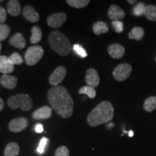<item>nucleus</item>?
<instances>
[{"label": "nucleus", "mask_w": 156, "mask_h": 156, "mask_svg": "<svg viewBox=\"0 0 156 156\" xmlns=\"http://www.w3.org/2000/svg\"><path fill=\"white\" fill-rule=\"evenodd\" d=\"M55 156H69V149L65 146H61L56 151Z\"/></svg>", "instance_id": "nucleus-32"}, {"label": "nucleus", "mask_w": 156, "mask_h": 156, "mask_svg": "<svg viewBox=\"0 0 156 156\" xmlns=\"http://www.w3.org/2000/svg\"><path fill=\"white\" fill-rule=\"evenodd\" d=\"M47 98L52 108L62 118H69L73 115V99L64 87L58 85L50 88Z\"/></svg>", "instance_id": "nucleus-1"}, {"label": "nucleus", "mask_w": 156, "mask_h": 156, "mask_svg": "<svg viewBox=\"0 0 156 156\" xmlns=\"http://www.w3.org/2000/svg\"><path fill=\"white\" fill-rule=\"evenodd\" d=\"M146 18L151 21H156V7L154 5H146L145 15Z\"/></svg>", "instance_id": "nucleus-24"}, {"label": "nucleus", "mask_w": 156, "mask_h": 156, "mask_svg": "<svg viewBox=\"0 0 156 156\" xmlns=\"http://www.w3.org/2000/svg\"><path fill=\"white\" fill-rule=\"evenodd\" d=\"M9 42L12 46L17 48H19V49L24 48L25 44H26L24 36L20 33H17V34L13 35L9 39Z\"/></svg>", "instance_id": "nucleus-17"}, {"label": "nucleus", "mask_w": 156, "mask_h": 156, "mask_svg": "<svg viewBox=\"0 0 156 156\" xmlns=\"http://www.w3.org/2000/svg\"><path fill=\"white\" fill-rule=\"evenodd\" d=\"M144 35H145V31H144L143 28L141 27H135L129 33L128 36L129 39L140 41L144 37Z\"/></svg>", "instance_id": "nucleus-21"}, {"label": "nucleus", "mask_w": 156, "mask_h": 156, "mask_svg": "<svg viewBox=\"0 0 156 156\" xmlns=\"http://www.w3.org/2000/svg\"><path fill=\"white\" fill-rule=\"evenodd\" d=\"M9 60L14 65H20V64H23V58L21 55L17 52L15 53L12 54L10 56H9Z\"/></svg>", "instance_id": "nucleus-29"}, {"label": "nucleus", "mask_w": 156, "mask_h": 156, "mask_svg": "<svg viewBox=\"0 0 156 156\" xmlns=\"http://www.w3.org/2000/svg\"><path fill=\"white\" fill-rule=\"evenodd\" d=\"M17 83V78L9 75H3L0 77V83L5 88L12 90L15 88Z\"/></svg>", "instance_id": "nucleus-16"}, {"label": "nucleus", "mask_w": 156, "mask_h": 156, "mask_svg": "<svg viewBox=\"0 0 156 156\" xmlns=\"http://www.w3.org/2000/svg\"><path fill=\"white\" fill-rule=\"evenodd\" d=\"M28 119L24 117L14 119L9 122V129L12 132H20L24 130L28 126Z\"/></svg>", "instance_id": "nucleus-9"}, {"label": "nucleus", "mask_w": 156, "mask_h": 156, "mask_svg": "<svg viewBox=\"0 0 156 156\" xmlns=\"http://www.w3.org/2000/svg\"><path fill=\"white\" fill-rule=\"evenodd\" d=\"M155 62H156V58H155Z\"/></svg>", "instance_id": "nucleus-42"}, {"label": "nucleus", "mask_w": 156, "mask_h": 156, "mask_svg": "<svg viewBox=\"0 0 156 156\" xmlns=\"http://www.w3.org/2000/svg\"><path fill=\"white\" fill-rule=\"evenodd\" d=\"M73 50L77 55H79L82 58H85L87 56V53L85 50L84 49L83 46H81L79 44H75L73 46Z\"/></svg>", "instance_id": "nucleus-30"}, {"label": "nucleus", "mask_w": 156, "mask_h": 156, "mask_svg": "<svg viewBox=\"0 0 156 156\" xmlns=\"http://www.w3.org/2000/svg\"><path fill=\"white\" fill-rule=\"evenodd\" d=\"M108 16L113 21H119L125 17V12L116 5H112L109 7L108 12Z\"/></svg>", "instance_id": "nucleus-12"}, {"label": "nucleus", "mask_w": 156, "mask_h": 156, "mask_svg": "<svg viewBox=\"0 0 156 156\" xmlns=\"http://www.w3.org/2000/svg\"><path fill=\"white\" fill-rule=\"evenodd\" d=\"M23 16L30 23H36L40 19L38 13L35 10V9L30 5H27L23 8Z\"/></svg>", "instance_id": "nucleus-14"}, {"label": "nucleus", "mask_w": 156, "mask_h": 156, "mask_svg": "<svg viewBox=\"0 0 156 156\" xmlns=\"http://www.w3.org/2000/svg\"><path fill=\"white\" fill-rule=\"evenodd\" d=\"M10 28L9 25L6 24H0V41L5 40L9 36Z\"/></svg>", "instance_id": "nucleus-28"}, {"label": "nucleus", "mask_w": 156, "mask_h": 156, "mask_svg": "<svg viewBox=\"0 0 156 156\" xmlns=\"http://www.w3.org/2000/svg\"><path fill=\"white\" fill-rule=\"evenodd\" d=\"M93 33L97 36L106 34L108 30V24L105 22H102V21H98L93 25Z\"/></svg>", "instance_id": "nucleus-20"}, {"label": "nucleus", "mask_w": 156, "mask_h": 156, "mask_svg": "<svg viewBox=\"0 0 156 156\" xmlns=\"http://www.w3.org/2000/svg\"><path fill=\"white\" fill-rule=\"evenodd\" d=\"M112 25L116 33L120 34V33L123 32V30H124V24H123L122 21H113L112 23Z\"/></svg>", "instance_id": "nucleus-33"}, {"label": "nucleus", "mask_w": 156, "mask_h": 156, "mask_svg": "<svg viewBox=\"0 0 156 156\" xmlns=\"http://www.w3.org/2000/svg\"><path fill=\"white\" fill-rule=\"evenodd\" d=\"M114 116V108L112 103L105 101L99 103L88 114L87 121L90 126H97L112 121Z\"/></svg>", "instance_id": "nucleus-2"}, {"label": "nucleus", "mask_w": 156, "mask_h": 156, "mask_svg": "<svg viewBox=\"0 0 156 156\" xmlns=\"http://www.w3.org/2000/svg\"><path fill=\"white\" fill-rule=\"evenodd\" d=\"M52 109L47 106H42L33 113V118L35 119H47L51 116Z\"/></svg>", "instance_id": "nucleus-15"}, {"label": "nucleus", "mask_w": 156, "mask_h": 156, "mask_svg": "<svg viewBox=\"0 0 156 156\" xmlns=\"http://www.w3.org/2000/svg\"><path fill=\"white\" fill-rule=\"evenodd\" d=\"M80 94H84L88 96L90 98L93 99L96 96V91L95 88L90 86H84L79 90Z\"/></svg>", "instance_id": "nucleus-26"}, {"label": "nucleus", "mask_w": 156, "mask_h": 156, "mask_svg": "<svg viewBox=\"0 0 156 156\" xmlns=\"http://www.w3.org/2000/svg\"><path fill=\"white\" fill-rule=\"evenodd\" d=\"M1 49H2V44L0 43V52H1Z\"/></svg>", "instance_id": "nucleus-40"}, {"label": "nucleus", "mask_w": 156, "mask_h": 156, "mask_svg": "<svg viewBox=\"0 0 156 156\" xmlns=\"http://www.w3.org/2000/svg\"><path fill=\"white\" fill-rule=\"evenodd\" d=\"M143 108L147 112H152L156 109V97L151 96L145 101Z\"/></svg>", "instance_id": "nucleus-23"}, {"label": "nucleus", "mask_w": 156, "mask_h": 156, "mask_svg": "<svg viewBox=\"0 0 156 156\" xmlns=\"http://www.w3.org/2000/svg\"><path fill=\"white\" fill-rule=\"evenodd\" d=\"M35 130L38 133H41L44 131V127H43L41 124H37L36 127H35Z\"/></svg>", "instance_id": "nucleus-35"}, {"label": "nucleus", "mask_w": 156, "mask_h": 156, "mask_svg": "<svg viewBox=\"0 0 156 156\" xmlns=\"http://www.w3.org/2000/svg\"><path fill=\"white\" fill-rule=\"evenodd\" d=\"M48 41L51 48L59 55L65 56L69 54L71 44L67 37L62 32L58 30L51 32L48 35Z\"/></svg>", "instance_id": "nucleus-3"}, {"label": "nucleus", "mask_w": 156, "mask_h": 156, "mask_svg": "<svg viewBox=\"0 0 156 156\" xmlns=\"http://www.w3.org/2000/svg\"><path fill=\"white\" fill-rule=\"evenodd\" d=\"M3 2L2 0H0V2Z\"/></svg>", "instance_id": "nucleus-41"}, {"label": "nucleus", "mask_w": 156, "mask_h": 156, "mask_svg": "<svg viewBox=\"0 0 156 156\" xmlns=\"http://www.w3.org/2000/svg\"><path fill=\"white\" fill-rule=\"evenodd\" d=\"M7 105L12 110L19 108L24 112H28L33 107V101L28 95L21 93L9 97Z\"/></svg>", "instance_id": "nucleus-4"}, {"label": "nucleus", "mask_w": 156, "mask_h": 156, "mask_svg": "<svg viewBox=\"0 0 156 156\" xmlns=\"http://www.w3.org/2000/svg\"><path fill=\"white\" fill-rule=\"evenodd\" d=\"M114 126V124H113V123H109V124H108V126H107V127H108V128H112Z\"/></svg>", "instance_id": "nucleus-38"}, {"label": "nucleus", "mask_w": 156, "mask_h": 156, "mask_svg": "<svg viewBox=\"0 0 156 156\" xmlns=\"http://www.w3.org/2000/svg\"><path fill=\"white\" fill-rule=\"evenodd\" d=\"M67 75V69L64 66H59L52 73L48 78V82L53 86H58L59 83L64 80V77Z\"/></svg>", "instance_id": "nucleus-7"}, {"label": "nucleus", "mask_w": 156, "mask_h": 156, "mask_svg": "<svg viewBox=\"0 0 156 156\" xmlns=\"http://www.w3.org/2000/svg\"><path fill=\"white\" fill-rule=\"evenodd\" d=\"M0 129H1V128H0Z\"/></svg>", "instance_id": "nucleus-43"}, {"label": "nucleus", "mask_w": 156, "mask_h": 156, "mask_svg": "<svg viewBox=\"0 0 156 156\" xmlns=\"http://www.w3.org/2000/svg\"><path fill=\"white\" fill-rule=\"evenodd\" d=\"M7 12L12 16H18L20 14L21 7L17 0H10L7 3Z\"/></svg>", "instance_id": "nucleus-18"}, {"label": "nucleus", "mask_w": 156, "mask_h": 156, "mask_svg": "<svg viewBox=\"0 0 156 156\" xmlns=\"http://www.w3.org/2000/svg\"><path fill=\"white\" fill-rule=\"evenodd\" d=\"M146 5L143 2H140L136 5L132 9V13L135 16H141L145 15Z\"/></svg>", "instance_id": "nucleus-27"}, {"label": "nucleus", "mask_w": 156, "mask_h": 156, "mask_svg": "<svg viewBox=\"0 0 156 156\" xmlns=\"http://www.w3.org/2000/svg\"><path fill=\"white\" fill-rule=\"evenodd\" d=\"M133 135H134V132H133V131H132V130L129 132V136L132 137V136H133Z\"/></svg>", "instance_id": "nucleus-37"}, {"label": "nucleus", "mask_w": 156, "mask_h": 156, "mask_svg": "<svg viewBox=\"0 0 156 156\" xmlns=\"http://www.w3.org/2000/svg\"><path fill=\"white\" fill-rule=\"evenodd\" d=\"M9 60V57L2 55L0 56V73L4 75H8L14 71L15 67Z\"/></svg>", "instance_id": "nucleus-11"}, {"label": "nucleus", "mask_w": 156, "mask_h": 156, "mask_svg": "<svg viewBox=\"0 0 156 156\" xmlns=\"http://www.w3.org/2000/svg\"><path fill=\"white\" fill-rule=\"evenodd\" d=\"M89 2V0H67V3L70 7L77 9L85 7L88 5Z\"/></svg>", "instance_id": "nucleus-25"}, {"label": "nucleus", "mask_w": 156, "mask_h": 156, "mask_svg": "<svg viewBox=\"0 0 156 156\" xmlns=\"http://www.w3.org/2000/svg\"><path fill=\"white\" fill-rule=\"evenodd\" d=\"M67 16L65 13L58 12L50 15L47 17V23L50 27L54 28H59L67 20Z\"/></svg>", "instance_id": "nucleus-8"}, {"label": "nucleus", "mask_w": 156, "mask_h": 156, "mask_svg": "<svg viewBox=\"0 0 156 156\" xmlns=\"http://www.w3.org/2000/svg\"><path fill=\"white\" fill-rule=\"evenodd\" d=\"M85 81L87 84V86L92 87L93 88L98 86L100 83V77L96 70L93 68H90L87 70L85 75Z\"/></svg>", "instance_id": "nucleus-10"}, {"label": "nucleus", "mask_w": 156, "mask_h": 156, "mask_svg": "<svg viewBox=\"0 0 156 156\" xmlns=\"http://www.w3.org/2000/svg\"><path fill=\"white\" fill-rule=\"evenodd\" d=\"M4 107H5V103H4L2 98L0 97V112L4 108Z\"/></svg>", "instance_id": "nucleus-36"}, {"label": "nucleus", "mask_w": 156, "mask_h": 156, "mask_svg": "<svg viewBox=\"0 0 156 156\" xmlns=\"http://www.w3.org/2000/svg\"><path fill=\"white\" fill-rule=\"evenodd\" d=\"M108 52L111 57L113 58H121L123 57L125 53V48L123 46L118 44H114L110 45L108 47Z\"/></svg>", "instance_id": "nucleus-13"}, {"label": "nucleus", "mask_w": 156, "mask_h": 156, "mask_svg": "<svg viewBox=\"0 0 156 156\" xmlns=\"http://www.w3.org/2000/svg\"><path fill=\"white\" fill-rule=\"evenodd\" d=\"M7 20V12L2 7H0V23L3 24Z\"/></svg>", "instance_id": "nucleus-34"}, {"label": "nucleus", "mask_w": 156, "mask_h": 156, "mask_svg": "<svg viewBox=\"0 0 156 156\" xmlns=\"http://www.w3.org/2000/svg\"><path fill=\"white\" fill-rule=\"evenodd\" d=\"M127 2H128V3H129V4H134V3L136 2V0H134V1H130V0H128Z\"/></svg>", "instance_id": "nucleus-39"}, {"label": "nucleus", "mask_w": 156, "mask_h": 156, "mask_svg": "<svg viewBox=\"0 0 156 156\" xmlns=\"http://www.w3.org/2000/svg\"><path fill=\"white\" fill-rule=\"evenodd\" d=\"M20 153V146L17 142H9L6 146L5 156H17Z\"/></svg>", "instance_id": "nucleus-19"}, {"label": "nucleus", "mask_w": 156, "mask_h": 156, "mask_svg": "<svg viewBox=\"0 0 156 156\" xmlns=\"http://www.w3.org/2000/svg\"><path fill=\"white\" fill-rule=\"evenodd\" d=\"M132 70V66L129 64H121L114 69L113 76L117 81H124L129 77Z\"/></svg>", "instance_id": "nucleus-6"}, {"label": "nucleus", "mask_w": 156, "mask_h": 156, "mask_svg": "<svg viewBox=\"0 0 156 156\" xmlns=\"http://www.w3.org/2000/svg\"><path fill=\"white\" fill-rule=\"evenodd\" d=\"M44 56V49L40 46H33L25 51V61L29 66L36 64Z\"/></svg>", "instance_id": "nucleus-5"}, {"label": "nucleus", "mask_w": 156, "mask_h": 156, "mask_svg": "<svg viewBox=\"0 0 156 156\" xmlns=\"http://www.w3.org/2000/svg\"><path fill=\"white\" fill-rule=\"evenodd\" d=\"M48 142V140L46 137H43L41 140L40 143H39V145L38 148H37V151L39 154H43L44 153L45 149H46V145H47Z\"/></svg>", "instance_id": "nucleus-31"}, {"label": "nucleus", "mask_w": 156, "mask_h": 156, "mask_svg": "<svg viewBox=\"0 0 156 156\" xmlns=\"http://www.w3.org/2000/svg\"><path fill=\"white\" fill-rule=\"evenodd\" d=\"M32 35L30 36V42L32 44H38L42 39V31L41 29L38 26H34L31 29Z\"/></svg>", "instance_id": "nucleus-22"}]
</instances>
